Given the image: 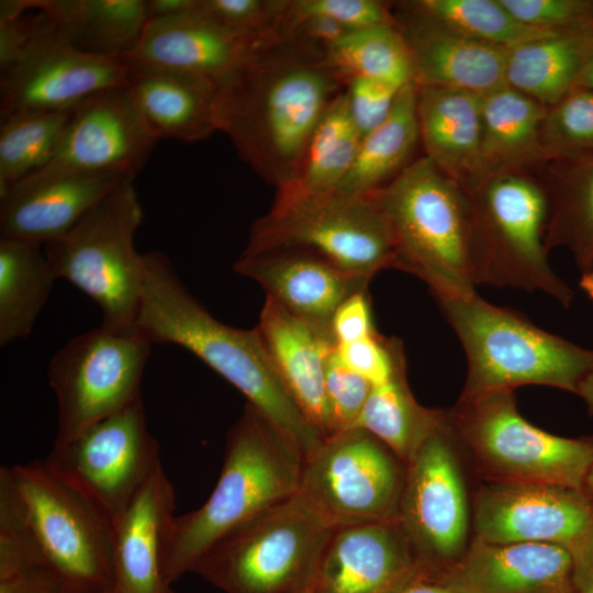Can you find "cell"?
Instances as JSON below:
<instances>
[{
    "label": "cell",
    "instance_id": "obj_48",
    "mask_svg": "<svg viewBox=\"0 0 593 593\" xmlns=\"http://www.w3.org/2000/svg\"><path fill=\"white\" fill-rule=\"evenodd\" d=\"M332 334L337 345L351 343L377 332L372 324L368 291L345 300L332 320Z\"/></svg>",
    "mask_w": 593,
    "mask_h": 593
},
{
    "label": "cell",
    "instance_id": "obj_15",
    "mask_svg": "<svg viewBox=\"0 0 593 593\" xmlns=\"http://www.w3.org/2000/svg\"><path fill=\"white\" fill-rule=\"evenodd\" d=\"M396 519L424 578L451 566L468 547L467 492L447 411L406 465Z\"/></svg>",
    "mask_w": 593,
    "mask_h": 593
},
{
    "label": "cell",
    "instance_id": "obj_11",
    "mask_svg": "<svg viewBox=\"0 0 593 593\" xmlns=\"http://www.w3.org/2000/svg\"><path fill=\"white\" fill-rule=\"evenodd\" d=\"M46 567L64 593L113 589V526L43 461L9 467Z\"/></svg>",
    "mask_w": 593,
    "mask_h": 593
},
{
    "label": "cell",
    "instance_id": "obj_8",
    "mask_svg": "<svg viewBox=\"0 0 593 593\" xmlns=\"http://www.w3.org/2000/svg\"><path fill=\"white\" fill-rule=\"evenodd\" d=\"M335 529L295 493L220 539L191 572L225 593H302Z\"/></svg>",
    "mask_w": 593,
    "mask_h": 593
},
{
    "label": "cell",
    "instance_id": "obj_51",
    "mask_svg": "<svg viewBox=\"0 0 593 593\" xmlns=\"http://www.w3.org/2000/svg\"><path fill=\"white\" fill-rule=\"evenodd\" d=\"M198 0H149L146 1L148 21L188 13L195 9Z\"/></svg>",
    "mask_w": 593,
    "mask_h": 593
},
{
    "label": "cell",
    "instance_id": "obj_55",
    "mask_svg": "<svg viewBox=\"0 0 593 593\" xmlns=\"http://www.w3.org/2000/svg\"><path fill=\"white\" fill-rule=\"evenodd\" d=\"M579 286L593 300V266L588 271L582 272Z\"/></svg>",
    "mask_w": 593,
    "mask_h": 593
},
{
    "label": "cell",
    "instance_id": "obj_46",
    "mask_svg": "<svg viewBox=\"0 0 593 593\" xmlns=\"http://www.w3.org/2000/svg\"><path fill=\"white\" fill-rule=\"evenodd\" d=\"M325 388L335 433L351 428L366 404L372 384L348 368L338 358L335 348L327 359Z\"/></svg>",
    "mask_w": 593,
    "mask_h": 593
},
{
    "label": "cell",
    "instance_id": "obj_43",
    "mask_svg": "<svg viewBox=\"0 0 593 593\" xmlns=\"http://www.w3.org/2000/svg\"><path fill=\"white\" fill-rule=\"evenodd\" d=\"M521 23L556 34L593 32V0H500Z\"/></svg>",
    "mask_w": 593,
    "mask_h": 593
},
{
    "label": "cell",
    "instance_id": "obj_23",
    "mask_svg": "<svg viewBox=\"0 0 593 593\" xmlns=\"http://www.w3.org/2000/svg\"><path fill=\"white\" fill-rule=\"evenodd\" d=\"M392 8L411 54L417 87L452 88L483 97L505 85L506 49Z\"/></svg>",
    "mask_w": 593,
    "mask_h": 593
},
{
    "label": "cell",
    "instance_id": "obj_6",
    "mask_svg": "<svg viewBox=\"0 0 593 593\" xmlns=\"http://www.w3.org/2000/svg\"><path fill=\"white\" fill-rule=\"evenodd\" d=\"M468 195L473 284L539 291L569 307L574 292L548 261V199L539 179L530 172L494 175Z\"/></svg>",
    "mask_w": 593,
    "mask_h": 593
},
{
    "label": "cell",
    "instance_id": "obj_40",
    "mask_svg": "<svg viewBox=\"0 0 593 593\" xmlns=\"http://www.w3.org/2000/svg\"><path fill=\"white\" fill-rule=\"evenodd\" d=\"M541 144L548 160L593 153V89L577 88L547 109Z\"/></svg>",
    "mask_w": 593,
    "mask_h": 593
},
{
    "label": "cell",
    "instance_id": "obj_13",
    "mask_svg": "<svg viewBox=\"0 0 593 593\" xmlns=\"http://www.w3.org/2000/svg\"><path fill=\"white\" fill-rule=\"evenodd\" d=\"M405 471L382 441L351 427L304 459L298 493L336 528L396 519Z\"/></svg>",
    "mask_w": 593,
    "mask_h": 593
},
{
    "label": "cell",
    "instance_id": "obj_7",
    "mask_svg": "<svg viewBox=\"0 0 593 593\" xmlns=\"http://www.w3.org/2000/svg\"><path fill=\"white\" fill-rule=\"evenodd\" d=\"M447 418L485 482L584 489L593 465V436L562 437L530 424L517 409L514 390L460 395Z\"/></svg>",
    "mask_w": 593,
    "mask_h": 593
},
{
    "label": "cell",
    "instance_id": "obj_32",
    "mask_svg": "<svg viewBox=\"0 0 593 593\" xmlns=\"http://www.w3.org/2000/svg\"><path fill=\"white\" fill-rule=\"evenodd\" d=\"M593 57V32L551 34L506 52L505 85L549 108L577 88Z\"/></svg>",
    "mask_w": 593,
    "mask_h": 593
},
{
    "label": "cell",
    "instance_id": "obj_24",
    "mask_svg": "<svg viewBox=\"0 0 593 593\" xmlns=\"http://www.w3.org/2000/svg\"><path fill=\"white\" fill-rule=\"evenodd\" d=\"M175 491L161 462L113 523L115 593H175L163 573V548Z\"/></svg>",
    "mask_w": 593,
    "mask_h": 593
},
{
    "label": "cell",
    "instance_id": "obj_50",
    "mask_svg": "<svg viewBox=\"0 0 593 593\" xmlns=\"http://www.w3.org/2000/svg\"><path fill=\"white\" fill-rule=\"evenodd\" d=\"M574 593H593V522L568 548Z\"/></svg>",
    "mask_w": 593,
    "mask_h": 593
},
{
    "label": "cell",
    "instance_id": "obj_54",
    "mask_svg": "<svg viewBox=\"0 0 593 593\" xmlns=\"http://www.w3.org/2000/svg\"><path fill=\"white\" fill-rule=\"evenodd\" d=\"M577 88L593 89V57L582 72L578 81Z\"/></svg>",
    "mask_w": 593,
    "mask_h": 593
},
{
    "label": "cell",
    "instance_id": "obj_33",
    "mask_svg": "<svg viewBox=\"0 0 593 593\" xmlns=\"http://www.w3.org/2000/svg\"><path fill=\"white\" fill-rule=\"evenodd\" d=\"M416 97V83L404 86L387 119L361 136L353 165L337 193L370 195L413 161V153L421 143Z\"/></svg>",
    "mask_w": 593,
    "mask_h": 593
},
{
    "label": "cell",
    "instance_id": "obj_36",
    "mask_svg": "<svg viewBox=\"0 0 593 593\" xmlns=\"http://www.w3.org/2000/svg\"><path fill=\"white\" fill-rule=\"evenodd\" d=\"M445 418V410L427 409L415 400L404 366L387 382L372 387L353 427L372 434L406 466Z\"/></svg>",
    "mask_w": 593,
    "mask_h": 593
},
{
    "label": "cell",
    "instance_id": "obj_22",
    "mask_svg": "<svg viewBox=\"0 0 593 593\" xmlns=\"http://www.w3.org/2000/svg\"><path fill=\"white\" fill-rule=\"evenodd\" d=\"M427 579L457 593H574L569 550L548 542L473 537L451 566Z\"/></svg>",
    "mask_w": 593,
    "mask_h": 593
},
{
    "label": "cell",
    "instance_id": "obj_3",
    "mask_svg": "<svg viewBox=\"0 0 593 593\" xmlns=\"http://www.w3.org/2000/svg\"><path fill=\"white\" fill-rule=\"evenodd\" d=\"M301 450L249 404L226 435L219 480L199 508L174 516L163 548L172 584L228 533L299 491Z\"/></svg>",
    "mask_w": 593,
    "mask_h": 593
},
{
    "label": "cell",
    "instance_id": "obj_19",
    "mask_svg": "<svg viewBox=\"0 0 593 593\" xmlns=\"http://www.w3.org/2000/svg\"><path fill=\"white\" fill-rule=\"evenodd\" d=\"M422 577L398 519L337 527L312 584L314 593H396Z\"/></svg>",
    "mask_w": 593,
    "mask_h": 593
},
{
    "label": "cell",
    "instance_id": "obj_21",
    "mask_svg": "<svg viewBox=\"0 0 593 593\" xmlns=\"http://www.w3.org/2000/svg\"><path fill=\"white\" fill-rule=\"evenodd\" d=\"M233 268L258 282L267 296L291 314L332 337V320L339 305L355 293L368 291L370 282L295 248L243 251Z\"/></svg>",
    "mask_w": 593,
    "mask_h": 593
},
{
    "label": "cell",
    "instance_id": "obj_29",
    "mask_svg": "<svg viewBox=\"0 0 593 593\" xmlns=\"http://www.w3.org/2000/svg\"><path fill=\"white\" fill-rule=\"evenodd\" d=\"M547 107L504 85L481 100V165L484 179L539 169L548 159L541 144Z\"/></svg>",
    "mask_w": 593,
    "mask_h": 593
},
{
    "label": "cell",
    "instance_id": "obj_25",
    "mask_svg": "<svg viewBox=\"0 0 593 593\" xmlns=\"http://www.w3.org/2000/svg\"><path fill=\"white\" fill-rule=\"evenodd\" d=\"M287 391L326 439L335 435L325 372L335 339L266 298L256 326Z\"/></svg>",
    "mask_w": 593,
    "mask_h": 593
},
{
    "label": "cell",
    "instance_id": "obj_27",
    "mask_svg": "<svg viewBox=\"0 0 593 593\" xmlns=\"http://www.w3.org/2000/svg\"><path fill=\"white\" fill-rule=\"evenodd\" d=\"M253 42L215 24L197 4L188 13L148 21L137 44L120 59L195 72L217 82L242 61Z\"/></svg>",
    "mask_w": 593,
    "mask_h": 593
},
{
    "label": "cell",
    "instance_id": "obj_28",
    "mask_svg": "<svg viewBox=\"0 0 593 593\" xmlns=\"http://www.w3.org/2000/svg\"><path fill=\"white\" fill-rule=\"evenodd\" d=\"M482 96L444 87H417L419 139L426 156L467 192L483 180Z\"/></svg>",
    "mask_w": 593,
    "mask_h": 593
},
{
    "label": "cell",
    "instance_id": "obj_26",
    "mask_svg": "<svg viewBox=\"0 0 593 593\" xmlns=\"http://www.w3.org/2000/svg\"><path fill=\"white\" fill-rule=\"evenodd\" d=\"M123 61L127 66L126 87L157 139L198 142L217 131L215 80L195 72Z\"/></svg>",
    "mask_w": 593,
    "mask_h": 593
},
{
    "label": "cell",
    "instance_id": "obj_34",
    "mask_svg": "<svg viewBox=\"0 0 593 593\" xmlns=\"http://www.w3.org/2000/svg\"><path fill=\"white\" fill-rule=\"evenodd\" d=\"M58 279L43 245L0 238V346L29 336Z\"/></svg>",
    "mask_w": 593,
    "mask_h": 593
},
{
    "label": "cell",
    "instance_id": "obj_18",
    "mask_svg": "<svg viewBox=\"0 0 593 593\" xmlns=\"http://www.w3.org/2000/svg\"><path fill=\"white\" fill-rule=\"evenodd\" d=\"M126 86L77 105L52 159L37 171H123L136 176L157 143Z\"/></svg>",
    "mask_w": 593,
    "mask_h": 593
},
{
    "label": "cell",
    "instance_id": "obj_44",
    "mask_svg": "<svg viewBox=\"0 0 593 593\" xmlns=\"http://www.w3.org/2000/svg\"><path fill=\"white\" fill-rule=\"evenodd\" d=\"M338 358L372 387L387 382L405 365L401 340L377 332L361 339L336 345Z\"/></svg>",
    "mask_w": 593,
    "mask_h": 593
},
{
    "label": "cell",
    "instance_id": "obj_45",
    "mask_svg": "<svg viewBox=\"0 0 593 593\" xmlns=\"http://www.w3.org/2000/svg\"><path fill=\"white\" fill-rule=\"evenodd\" d=\"M327 18L351 31L395 23L392 4L378 0H288L284 18Z\"/></svg>",
    "mask_w": 593,
    "mask_h": 593
},
{
    "label": "cell",
    "instance_id": "obj_38",
    "mask_svg": "<svg viewBox=\"0 0 593 593\" xmlns=\"http://www.w3.org/2000/svg\"><path fill=\"white\" fill-rule=\"evenodd\" d=\"M393 5L506 51L525 42L556 34L521 23L500 0H407Z\"/></svg>",
    "mask_w": 593,
    "mask_h": 593
},
{
    "label": "cell",
    "instance_id": "obj_49",
    "mask_svg": "<svg viewBox=\"0 0 593 593\" xmlns=\"http://www.w3.org/2000/svg\"><path fill=\"white\" fill-rule=\"evenodd\" d=\"M0 593H64V590L48 568L35 567L0 578Z\"/></svg>",
    "mask_w": 593,
    "mask_h": 593
},
{
    "label": "cell",
    "instance_id": "obj_58",
    "mask_svg": "<svg viewBox=\"0 0 593 593\" xmlns=\"http://www.w3.org/2000/svg\"><path fill=\"white\" fill-rule=\"evenodd\" d=\"M109 593H115V591L112 589Z\"/></svg>",
    "mask_w": 593,
    "mask_h": 593
},
{
    "label": "cell",
    "instance_id": "obj_20",
    "mask_svg": "<svg viewBox=\"0 0 593 593\" xmlns=\"http://www.w3.org/2000/svg\"><path fill=\"white\" fill-rule=\"evenodd\" d=\"M123 171H35L0 193V238L44 245L70 231L112 189Z\"/></svg>",
    "mask_w": 593,
    "mask_h": 593
},
{
    "label": "cell",
    "instance_id": "obj_16",
    "mask_svg": "<svg viewBox=\"0 0 593 593\" xmlns=\"http://www.w3.org/2000/svg\"><path fill=\"white\" fill-rule=\"evenodd\" d=\"M42 14L24 53L0 71V119L74 109L100 91L126 86L123 60L76 51Z\"/></svg>",
    "mask_w": 593,
    "mask_h": 593
},
{
    "label": "cell",
    "instance_id": "obj_12",
    "mask_svg": "<svg viewBox=\"0 0 593 593\" xmlns=\"http://www.w3.org/2000/svg\"><path fill=\"white\" fill-rule=\"evenodd\" d=\"M152 343L137 331L92 328L68 340L49 360L47 379L57 403L53 446L141 398Z\"/></svg>",
    "mask_w": 593,
    "mask_h": 593
},
{
    "label": "cell",
    "instance_id": "obj_52",
    "mask_svg": "<svg viewBox=\"0 0 593 593\" xmlns=\"http://www.w3.org/2000/svg\"><path fill=\"white\" fill-rule=\"evenodd\" d=\"M396 593H457L451 589L424 577H418Z\"/></svg>",
    "mask_w": 593,
    "mask_h": 593
},
{
    "label": "cell",
    "instance_id": "obj_47",
    "mask_svg": "<svg viewBox=\"0 0 593 593\" xmlns=\"http://www.w3.org/2000/svg\"><path fill=\"white\" fill-rule=\"evenodd\" d=\"M402 88L374 78H354L346 82L348 112L361 136L387 119Z\"/></svg>",
    "mask_w": 593,
    "mask_h": 593
},
{
    "label": "cell",
    "instance_id": "obj_17",
    "mask_svg": "<svg viewBox=\"0 0 593 593\" xmlns=\"http://www.w3.org/2000/svg\"><path fill=\"white\" fill-rule=\"evenodd\" d=\"M472 516L474 537L481 540L568 549L593 522V499L553 484L485 482L474 494Z\"/></svg>",
    "mask_w": 593,
    "mask_h": 593
},
{
    "label": "cell",
    "instance_id": "obj_1",
    "mask_svg": "<svg viewBox=\"0 0 593 593\" xmlns=\"http://www.w3.org/2000/svg\"><path fill=\"white\" fill-rule=\"evenodd\" d=\"M344 89L325 53L281 27L254 41L217 81L216 128L262 180L281 191L294 180L315 127Z\"/></svg>",
    "mask_w": 593,
    "mask_h": 593
},
{
    "label": "cell",
    "instance_id": "obj_37",
    "mask_svg": "<svg viewBox=\"0 0 593 593\" xmlns=\"http://www.w3.org/2000/svg\"><path fill=\"white\" fill-rule=\"evenodd\" d=\"M326 59L345 85L354 78L398 87L414 82L411 54L395 23L348 31L328 48Z\"/></svg>",
    "mask_w": 593,
    "mask_h": 593
},
{
    "label": "cell",
    "instance_id": "obj_42",
    "mask_svg": "<svg viewBox=\"0 0 593 593\" xmlns=\"http://www.w3.org/2000/svg\"><path fill=\"white\" fill-rule=\"evenodd\" d=\"M288 0H199L198 11L224 30L259 40L282 27Z\"/></svg>",
    "mask_w": 593,
    "mask_h": 593
},
{
    "label": "cell",
    "instance_id": "obj_10",
    "mask_svg": "<svg viewBox=\"0 0 593 593\" xmlns=\"http://www.w3.org/2000/svg\"><path fill=\"white\" fill-rule=\"evenodd\" d=\"M295 248L371 280L395 268L391 233L371 195L332 193L273 203L251 225L244 251Z\"/></svg>",
    "mask_w": 593,
    "mask_h": 593
},
{
    "label": "cell",
    "instance_id": "obj_9",
    "mask_svg": "<svg viewBox=\"0 0 593 593\" xmlns=\"http://www.w3.org/2000/svg\"><path fill=\"white\" fill-rule=\"evenodd\" d=\"M128 177L112 189L65 235L43 245L58 279L100 307L101 326L134 331L144 281V254L134 247L143 212Z\"/></svg>",
    "mask_w": 593,
    "mask_h": 593
},
{
    "label": "cell",
    "instance_id": "obj_5",
    "mask_svg": "<svg viewBox=\"0 0 593 593\" xmlns=\"http://www.w3.org/2000/svg\"><path fill=\"white\" fill-rule=\"evenodd\" d=\"M437 302L467 359L460 395L527 384L577 394L582 380L593 374V349L538 327L517 311L494 305L477 292Z\"/></svg>",
    "mask_w": 593,
    "mask_h": 593
},
{
    "label": "cell",
    "instance_id": "obj_41",
    "mask_svg": "<svg viewBox=\"0 0 593 593\" xmlns=\"http://www.w3.org/2000/svg\"><path fill=\"white\" fill-rule=\"evenodd\" d=\"M35 567L46 564L9 467H1L0 578Z\"/></svg>",
    "mask_w": 593,
    "mask_h": 593
},
{
    "label": "cell",
    "instance_id": "obj_4",
    "mask_svg": "<svg viewBox=\"0 0 593 593\" xmlns=\"http://www.w3.org/2000/svg\"><path fill=\"white\" fill-rule=\"evenodd\" d=\"M370 195L388 223L395 269L424 281L437 301L475 293L466 190L423 155Z\"/></svg>",
    "mask_w": 593,
    "mask_h": 593
},
{
    "label": "cell",
    "instance_id": "obj_53",
    "mask_svg": "<svg viewBox=\"0 0 593 593\" xmlns=\"http://www.w3.org/2000/svg\"><path fill=\"white\" fill-rule=\"evenodd\" d=\"M577 394L584 401L589 414L593 415V374L582 380Z\"/></svg>",
    "mask_w": 593,
    "mask_h": 593
},
{
    "label": "cell",
    "instance_id": "obj_39",
    "mask_svg": "<svg viewBox=\"0 0 593 593\" xmlns=\"http://www.w3.org/2000/svg\"><path fill=\"white\" fill-rule=\"evenodd\" d=\"M74 109L0 120V193L52 159Z\"/></svg>",
    "mask_w": 593,
    "mask_h": 593
},
{
    "label": "cell",
    "instance_id": "obj_57",
    "mask_svg": "<svg viewBox=\"0 0 593 593\" xmlns=\"http://www.w3.org/2000/svg\"><path fill=\"white\" fill-rule=\"evenodd\" d=\"M302 593H314V592H313L312 589H309V590H306V591H304V592H302Z\"/></svg>",
    "mask_w": 593,
    "mask_h": 593
},
{
    "label": "cell",
    "instance_id": "obj_56",
    "mask_svg": "<svg viewBox=\"0 0 593 593\" xmlns=\"http://www.w3.org/2000/svg\"><path fill=\"white\" fill-rule=\"evenodd\" d=\"M583 490L591 499H593V465L586 474Z\"/></svg>",
    "mask_w": 593,
    "mask_h": 593
},
{
    "label": "cell",
    "instance_id": "obj_35",
    "mask_svg": "<svg viewBox=\"0 0 593 593\" xmlns=\"http://www.w3.org/2000/svg\"><path fill=\"white\" fill-rule=\"evenodd\" d=\"M360 138L343 91L315 127L294 180L277 191L275 203L335 193L353 165Z\"/></svg>",
    "mask_w": 593,
    "mask_h": 593
},
{
    "label": "cell",
    "instance_id": "obj_2",
    "mask_svg": "<svg viewBox=\"0 0 593 593\" xmlns=\"http://www.w3.org/2000/svg\"><path fill=\"white\" fill-rule=\"evenodd\" d=\"M145 281L135 331L152 344L180 346L247 399L303 454L312 455L325 440L283 385L257 332L228 326L190 293L169 258L144 254Z\"/></svg>",
    "mask_w": 593,
    "mask_h": 593
},
{
    "label": "cell",
    "instance_id": "obj_31",
    "mask_svg": "<svg viewBox=\"0 0 593 593\" xmlns=\"http://www.w3.org/2000/svg\"><path fill=\"white\" fill-rule=\"evenodd\" d=\"M537 170L548 199L546 248H568L585 272L593 266V153L548 160Z\"/></svg>",
    "mask_w": 593,
    "mask_h": 593
},
{
    "label": "cell",
    "instance_id": "obj_30",
    "mask_svg": "<svg viewBox=\"0 0 593 593\" xmlns=\"http://www.w3.org/2000/svg\"><path fill=\"white\" fill-rule=\"evenodd\" d=\"M44 12L63 40L83 54L119 59L139 41L147 23L144 0H22Z\"/></svg>",
    "mask_w": 593,
    "mask_h": 593
},
{
    "label": "cell",
    "instance_id": "obj_14",
    "mask_svg": "<svg viewBox=\"0 0 593 593\" xmlns=\"http://www.w3.org/2000/svg\"><path fill=\"white\" fill-rule=\"evenodd\" d=\"M44 462L113 525L161 461L139 399L53 446Z\"/></svg>",
    "mask_w": 593,
    "mask_h": 593
}]
</instances>
